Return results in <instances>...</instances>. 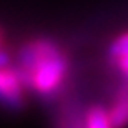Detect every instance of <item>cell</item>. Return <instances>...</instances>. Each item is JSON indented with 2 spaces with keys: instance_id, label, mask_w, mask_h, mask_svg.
<instances>
[{
  "instance_id": "cell-1",
  "label": "cell",
  "mask_w": 128,
  "mask_h": 128,
  "mask_svg": "<svg viewBox=\"0 0 128 128\" xmlns=\"http://www.w3.org/2000/svg\"><path fill=\"white\" fill-rule=\"evenodd\" d=\"M17 60L25 86L40 96H53L68 76V57L50 38H35L22 45Z\"/></svg>"
},
{
  "instance_id": "cell-2",
  "label": "cell",
  "mask_w": 128,
  "mask_h": 128,
  "mask_svg": "<svg viewBox=\"0 0 128 128\" xmlns=\"http://www.w3.org/2000/svg\"><path fill=\"white\" fill-rule=\"evenodd\" d=\"M24 80L17 68L0 66V105L10 110H20L25 103Z\"/></svg>"
},
{
  "instance_id": "cell-3",
  "label": "cell",
  "mask_w": 128,
  "mask_h": 128,
  "mask_svg": "<svg viewBox=\"0 0 128 128\" xmlns=\"http://www.w3.org/2000/svg\"><path fill=\"white\" fill-rule=\"evenodd\" d=\"M83 125L85 128H115L112 123L110 110H105L102 105H93L86 110Z\"/></svg>"
},
{
  "instance_id": "cell-4",
  "label": "cell",
  "mask_w": 128,
  "mask_h": 128,
  "mask_svg": "<svg viewBox=\"0 0 128 128\" xmlns=\"http://www.w3.org/2000/svg\"><path fill=\"white\" fill-rule=\"evenodd\" d=\"M110 58L115 60V58L122 57L125 53H128V32L120 35L116 40H113V43L110 45Z\"/></svg>"
},
{
  "instance_id": "cell-5",
  "label": "cell",
  "mask_w": 128,
  "mask_h": 128,
  "mask_svg": "<svg viewBox=\"0 0 128 128\" xmlns=\"http://www.w3.org/2000/svg\"><path fill=\"white\" fill-rule=\"evenodd\" d=\"M113 62H115V65H116V68L128 78V53H125V55H122V57H118V58H115Z\"/></svg>"
},
{
  "instance_id": "cell-6",
  "label": "cell",
  "mask_w": 128,
  "mask_h": 128,
  "mask_svg": "<svg viewBox=\"0 0 128 128\" xmlns=\"http://www.w3.org/2000/svg\"><path fill=\"white\" fill-rule=\"evenodd\" d=\"M7 63H8V53L0 48V66H2V65H7Z\"/></svg>"
},
{
  "instance_id": "cell-7",
  "label": "cell",
  "mask_w": 128,
  "mask_h": 128,
  "mask_svg": "<svg viewBox=\"0 0 128 128\" xmlns=\"http://www.w3.org/2000/svg\"><path fill=\"white\" fill-rule=\"evenodd\" d=\"M2 42H4V35H2V32H0V48H2Z\"/></svg>"
},
{
  "instance_id": "cell-8",
  "label": "cell",
  "mask_w": 128,
  "mask_h": 128,
  "mask_svg": "<svg viewBox=\"0 0 128 128\" xmlns=\"http://www.w3.org/2000/svg\"><path fill=\"white\" fill-rule=\"evenodd\" d=\"M83 128H85V126H83Z\"/></svg>"
}]
</instances>
